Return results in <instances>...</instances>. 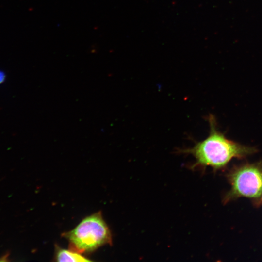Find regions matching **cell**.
Here are the masks:
<instances>
[{
  "label": "cell",
  "mask_w": 262,
  "mask_h": 262,
  "mask_svg": "<svg viewBox=\"0 0 262 262\" xmlns=\"http://www.w3.org/2000/svg\"><path fill=\"white\" fill-rule=\"evenodd\" d=\"M62 236L69 241L70 249L80 253L90 252L102 246L112 244L110 230L100 212L85 217Z\"/></svg>",
  "instance_id": "cell-3"
},
{
  "label": "cell",
  "mask_w": 262,
  "mask_h": 262,
  "mask_svg": "<svg viewBox=\"0 0 262 262\" xmlns=\"http://www.w3.org/2000/svg\"><path fill=\"white\" fill-rule=\"evenodd\" d=\"M210 126L208 136L196 142L193 147L178 149V153L192 155L195 162L193 169L212 167L214 171L223 169L233 158L242 159L257 152L255 147L242 145L228 138L218 129L214 116L207 117Z\"/></svg>",
  "instance_id": "cell-1"
},
{
  "label": "cell",
  "mask_w": 262,
  "mask_h": 262,
  "mask_svg": "<svg viewBox=\"0 0 262 262\" xmlns=\"http://www.w3.org/2000/svg\"><path fill=\"white\" fill-rule=\"evenodd\" d=\"M55 258L58 262H90L91 260L82 255V253L72 249L68 250L56 247Z\"/></svg>",
  "instance_id": "cell-4"
},
{
  "label": "cell",
  "mask_w": 262,
  "mask_h": 262,
  "mask_svg": "<svg viewBox=\"0 0 262 262\" xmlns=\"http://www.w3.org/2000/svg\"><path fill=\"white\" fill-rule=\"evenodd\" d=\"M226 177L231 187L224 196V204L243 197L255 207L262 204V160L234 165Z\"/></svg>",
  "instance_id": "cell-2"
},
{
  "label": "cell",
  "mask_w": 262,
  "mask_h": 262,
  "mask_svg": "<svg viewBox=\"0 0 262 262\" xmlns=\"http://www.w3.org/2000/svg\"><path fill=\"white\" fill-rule=\"evenodd\" d=\"M5 78V73L2 71H0V83H1L4 81Z\"/></svg>",
  "instance_id": "cell-5"
}]
</instances>
